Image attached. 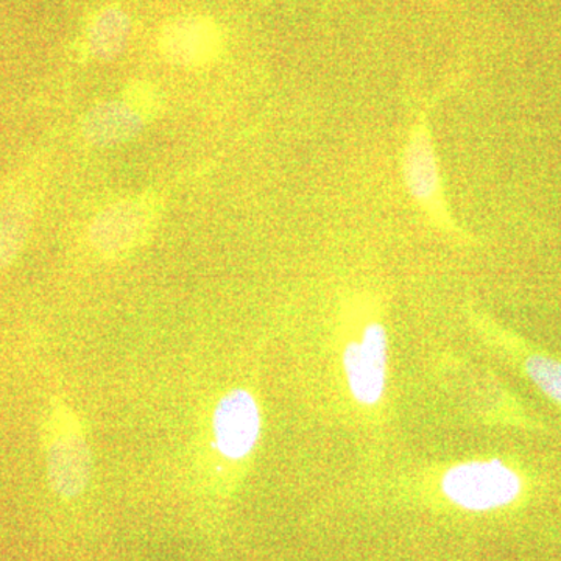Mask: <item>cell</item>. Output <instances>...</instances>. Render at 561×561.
<instances>
[{"instance_id":"cell-6","label":"cell","mask_w":561,"mask_h":561,"mask_svg":"<svg viewBox=\"0 0 561 561\" xmlns=\"http://www.w3.org/2000/svg\"><path fill=\"white\" fill-rule=\"evenodd\" d=\"M51 486L65 497L80 494L90 481L91 457L79 431L66 430L51 442L47 454Z\"/></svg>"},{"instance_id":"cell-2","label":"cell","mask_w":561,"mask_h":561,"mask_svg":"<svg viewBox=\"0 0 561 561\" xmlns=\"http://www.w3.org/2000/svg\"><path fill=\"white\" fill-rule=\"evenodd\" d=\"M389 339L381 323L365 328L360 342H351L343 353V368L354 400L375 405L382 400L387 383Z\"/></svg>"},{"instance_id":"cell-7","label":"cell","mask_w":561,"mask_h":561,"mask_svg":"<svg viewBox=\"0 0 561 561\" xmlns=\"http://www.w3.org/2000/svg\"><path fill=\"white\" fill-rule=\"evenodd\" d=\"M526 370L531 381L546 397L561 404V362L534 356L527 359Z\"/></svg>"},{"instance_id":"cell-3","label":"cell","mask_w":561,"mask_h":561,"mask_svg":"<svg viewBox=\"0 0 561 561\" xmlns=\"http://www.w3.org/2000/svg\"><path fill=\"white\" fill-rule=\"evenodd\" d=\"M214 442L221 456L241 460L260 440L261 412L250 391L231 390L217 404L213 416Z\"/></svg>"},{"instance_id":"cell-4","label":"cell","mask_w":561,"mask_h":561,"mask_svg":"<svg viewBox=\"0 0 561 561\" xmlns=\"http://www.w3.org/2000/svg\"><path fill=\"white\" fill-rule=\"evenodd\" d=\"M224 35L219 25L206 16H183L162 28V57L181 68L197 69L219 58Z\"/></svg>"},{"instance_id":"cell-1","label":"cell","mask_w":561,"mask_h":561,"mask_svg":"<svg viewBox=\"0 0 561 561\" xmlns=\"http://www.w3.org/2000/svg\"><path fill=\"white\" fill-rule=\"evenodd\" d=\"M523 482L501 460H476L456 465L443 476L442 491L457 507L489 512L518 500Z\"/></svg>"},{"instance_id":"cell-5","label":"cell","mask_w":561,"mask_h":561,"mask_svg":"<svg viewBox=\"0 0 561 561\" xmlns=\"http://www.w3.org/2000/svg\"><path fill=\"white\" fill-rule=\"evenodd\" d=\"M402 176L413 201L435 219H445L446 205L443 197L440 165L427 125L420 122L402 157Z\"/></svg>"}]
</instances>
